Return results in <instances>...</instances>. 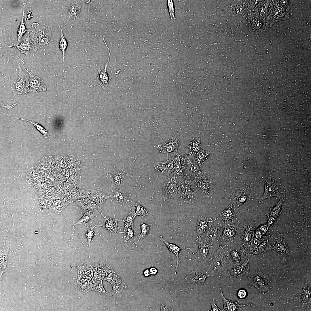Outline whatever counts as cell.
<instances>
[{"label": "cell", "mask_w": 311, "mask_h": 311, "mask_svg": "<svg viewBox=\"0 0 311 311\" xmlns=\"http://www.w3.org/2000/svg\"><path fill=\"white\" fill-rule=\"evenodd\" d=\"M196 241L198 248L195 255L196 261L201 265H210L221 243L202 238H197Z\"/></svg>", "instance_id": "6da1fadb"}, {"label": "cell", "mask_w": 311, "mask_h": 311, "mask_svg": "<svg viewBox=\"0 0 311 311\" xmlns=\"http://www.w3.org/2000/svg\"><path fill=\"white\" fill-rule=\"evenodd\" d=\"M254 222L251 221L241 229L238 231L237 230L234 239L236 242L235 244L242 250L246 255H249V252L253 249L252 244H253L254 240Z\"/></svg>", "instance_id": "7a4b0ae2"}, {"label": "cell", "mask_w": 311, "mask_h": 311, "mask_svg": "<svg viewBox=\"0 0 311 311\" xmlns=\"http://www.w3.org/2000/svg\"><path fill=\"white\" fill-rule=\"evenodd\" d=\"M174 176L179 188L178 197L186 203L193 202L195 198L196 192L195 189L192 187L190 177L187 175Z\"/></svg>", "instance_id": "3957f363"}, {"label": "cell", "mask_w": 311, "mask_h": 311, "mask_svg": "<svg viewBox=\"0 0 311 311\" xmlns=\"http://www.w3.org/2000/svg\"><path fill=\"white\" fill-rule=\"evenodd\" d=\"M213 268L217 270L219 276H222L225 268L230 265L228 251L225 244L221 243L213 259Z\"/></svg>", "instance_id": "277c9868"}, {"label": "cell", "mask_w": 311, "mask_h": 311, "mask_svg": "<svg viewBox=\"0 0 311 311\" xmlns=\"http://www.w3.org/2000/svg\"><path fill=\"white\" fill-rule=\"evenodd\" d=\"M210 276H214L221 280V278L215 276L214 271L208 272L196 266L193 270L185 278L184 280L189 285H197L203 284L205 282L206 278Z\"/></svg>", "instance_id": "5b68a950"}, {"label": "cell", "mask_w": 311, "mask_h": 311, "mask_svg": "<svg viewBox=\"0 0 311 311\" xmlns=\"http://www.w3.org/2000/svg\"><path fill=\"white\" fill-rule=\"evenodd\" d=\"M194 177L195 179L191 181L192 187L204 195L211 194L213 192L211 181L208 175L205 173H198Z\"/></svg>", "instance_id": "8992f818"}, {"label": "cell", "mask_w": 311, "mask_h": 311, "mask_svg": "<svg viewBox=\"0 0 311 311\" xmlns=\"http://www.w3.org/2000/svg\"><path fill=\"white\" fill-rule=\"evenodd\" d=\"M268 275L263 273L259 268L255 270V275L249 278V282L250 285L265 295L269 292L268 285Z\"/></svg>", "instance_id": "52a82bcc"}, {"label": "cell", "mask_w": 311, "mask_h": 311, "mask_svg": "<svg viewBox=\"0 0 311 311\" xmlns=\"http://www.w3.org/2000/svg\"><path fill=\"white\" fill-rule=\"evenodd\" d=\"M162 194L164 201L179 197V190L175 176L168 177L162 185Z\"/></svg>", "instance_id": "ba28073f"}, {"label": "cell", "mask_w": 311, "mask_h": 311, "mask_svg": "<svg viewBox=\"0 0 311 311\" xmlns=\"http://www.w3.org/2000/svg\"><path fill=\"white\" fill-rule=\"evenodd\" d=\"M18 67L19 76L13 89V94L14 96L18 94L26 96L30 91L29 80L27 75L21 69L20 65H18Z\"/></svg>", "instance_id": "9c48e42d"}, {"label": "cell", "mask_w": 311, "mask_h": 311, "mask_svg": "<svg viewBox=\"0 0 311 311\" xmlns=\"http://www.w3.org/2000/svg\"><path fill=\"white\" fill-rule=\"evenodd\" d=\"M214 221L211 222L206 231L198 238H203L221 243L224 223L216 224Z\"/></svg>", "instance_id": "30bf717a"}, {"label": "cell", "mask_w": 311, "mask_h": 311, "mask_svg": "<svg viewBox=\"0 0 311 311\" xmlns=\"http://www.w3.org/2000/svg\"><path fill=\"white\" fill-rule=\"evenodd\" d=\"M265 191L262 196L259 199V202L262 203L263 200L274 196L279 198H283V196L278 191L274 178L272 176L270 175L264 183Z\"/></svg>", "instance_id": "8fae6325"}, {"label": "cell", "mask_w": 311, "mask_h": 311, "mask_svg": "<svg viewBox=\"0 0 311 311\" xmlns=\"http://www.w3.org/2000/svg\"><path fill=\"white\" fill-rule=\"evenodd\" d=\"M223 232L221 237V242H227L234 243V239L237 229L240 223V220L236 223L230 225L224 222Z\"/></svg>", "instance_id": "7c38bea8"}, {"label": "cell", "mask_w": 311, "mask_h": 311, "mask_svg": "<svg viewBox=\"0 0 311 311\" xmlns=\"http://www.w3.org/2000/svg\"><path fill=\"white\" fill-rule=\"evenodd\" d=\"M243 262L240 265L234 267L228 270V272L230 278H237L248 275L249 271V256L246 255Z\"/></svg>", "instance_id": "4fadbf2b"}, {"label": "cell", "mask_w": 311, "mask_h": 311, "mask_svg": "<svg viewBox=\"0 0 311 311\" xmlns=\"http://www.w3.org/2000/svg\"><path fill=\"white\" fill-rule=\"evenodd\" d=\"M25 69L29 75L30 91L32 93H34L46 91V87L43 80L38 76L34 75L25 68Z\"/></svg>", "instance_id": "5bb4252c"}, {"label": "cell", "mask_w": 311, "mask_h": 311, "mask_svg": "<svg viewBox=\"0 0 311 311\" xmlns=\"http://www.w3.org/2000/svg\"><path fill=\"white\" fill-rule=\"evenodd\" d=\"M75 202L82 208L84 212H91L97 214L102 212L100 207L88 197L78 200Z\"/></svg>", "instance_id": "9a60e30c"}, {"label": "cell", "mask_w": 311, "mask_h": 311, "mask_svg": "<svg viewBox=\"0 0 311 311\" xmlns=\"http://www.w3.org/2000/svg\"><path fill=\"white\" fill-rule=\"evenodd\" d=\"M107 48L108 49L109 53L108 60L104 69L101 70L100 68H97L98 73V75L95 80V81L100 85L103 89H105L107 86L111 79L113 77L111 74H108L107 71L110 56V50L108 47Z\"/></svg>", "instance_id": "2e32d148"}, {"label": "cell", "mask_w": 311, "mask_h": 311, "mask_svg": "<svg viewBox=\"0 0 311 311\" xmlns=\"http://www.w3.org/2000/svg\"><path fill=\"white\" fill-rule=\"evenodd\" d=\"M156 170L160 173L169 177L170 173L174 172L175 165L172 158L161 162H157L154 164Z\"/></svg>", "instance_id": "e0dca14e"}, {"label": "cell", "mask_w": 311, "mask_h": 311, "mask_svg": "<svg viewBox=\"0 0 311 311\" xmlns=\"http://www.w3.org/2000/svg\"><path fill=\"white\" fill-rule=\"evenodd\" d=\"M279 199V201L276 205L267 211L266 214V215L268 219L267 224L269 227L275 223L277 218L282 213V206L284 199L283 198H281Z\"/></svg>", "instance_id": "ac0fdd59"}, {"label": "cell", "mask_w": 311, "mask_h": 311, "mask_svg": "<svg viewBox=\"0 0 311 311\" xmlns=\"http://www.w3.org/2000/svg\"><path fill=\"white\" fill-rule=\"evenodd\" d=\"M37 30L35 34L37 42L41 45H47L52 41L50 29L47 27H40Z\"/></svg>", "instance_id": "d6986e66"}, {"label": "cell", "mask_w": 311, "mask_h": 311, "mask_svg": "<svg viewBox=\"0 0 311 311\" xmlns=\"http://www.w3.org/2000/svg\"><path fill=\"white\" fill-rule=\"evenodd\" d=\"M231 198L232 200L234 208H236L239 214L241 215L238 211L239 206L243 204L246 200L248 194L244 189L238 188L234 189L231 193Z\"/></svg>", "instance_id": "ffe728a7"}, {"label": "cell", "mask_w": 311, "mask_h": 311, "mask_svg": "<svg viewBox=\"0 0 311 311\" xmlns=\"http://www.w3.org/2000/svg\"><path fill=\"white\" fill-rule=\"evenodd\" d=\"M179 144V141L175 137L158 145V148L161 153H168L176 151Z\"/></svg>", "instance_id": "44dd1931"}, {"label": "cell", "mask_w": 311, "mask_h": 311, "mask_svg": "<svg viewBox=\"0 0 311 311\" xmlns=\"http://www.w3.org/2000/svg\"><path fill=\"white\" fill-rule=\"evenodd\" d=\"M175 165L174 175L183 176L185 175V162L179 153H177L172 157Z\"/></svg>", "instance_id": "7402d4cb"}, {"label": "cell", "mask_w": 311, "mask_h": 311, "mask_svg": "<svg viewBox=\"0 0 311 311\" xmlns=\"http://www.w3.org/2000/svg\"><path fill=\"white\" fill-rule=\"evenodd\" d=\"M78 276L77 281L82 279L90 280L93 276L94 268L87 264H84L79 266L77 268Z\"/></svg>", "instance_id": "603a6c76"}, {"label": "cell", "mask_w": 311, "mask_h": 311, "mask_svg": "<svg viewBox=\"0 0 311 311\" xmlns=\"http://www.w3.org/2000/svg\"><path fill=\"white\" fill-rule=\"evenodd\" d=\"M269 235L265 236L261 239L259 243L253 249L250 254H261L272 249V246L268 242Z\"/></svg>", "instance_id": "cb8c5ba5"}, {"label": "cell", "mask_w": 311, "mask_h": 311, "mask_svg": "<svg viewBox=\"0 0 311 311\" xmlns=\"http://www.w3.org/2000/svg\"><path fill=\"white\" fill-rule=\"evenodd\" d=\"M216 220H213L211 218L199 216L196 224L197 233V238L200 237L206 231L209 226L208 223L213 222Z\"/></svg>", "instance_id": "d4e9b609"}, {"label": "cell", "mask_w": 311, "mask_h": 311, "mask_svg": "<svg viewBox=\"0 0 311 311\" xmlns=\"http://www.w3.org/2000/svg\"><path fill=\"white\" fill-rule=\"evenodd\" d=\"M160 240L164 244L169 251H170V252L174 254L177 257V262L175 267V271L176 273L178 271V268L180 263L179 254L181 252V250H182L188 249L191 251L193 253H194L189 248H180L176 244L169 242L164 239L161 235L160 236Z\"/></svg>", "instance_id": "484cf974"}, {"label": "cell", "mask_w": 311, "mask_h": 311, "mask_svg": "<svg viewBox=\"0 0 311 311\" xmlns=\"http://www.w3.org/2000/svg\"><path fill=\"white\" fill-rule=\"evenodd\" d=\"M200 166L194 159H192L185 160V174L191 177L195 176L198 174L200 169Z\"/></svg>", "instance_id": "4316f807"}, {"label": "cell", "mask_w": 311, "mask_h": 311, "mask_svg": "<svg viewBox=\"0 0 311 311\" xmlns=\"http://www.w3.org/2000/svg\"><path fill=\"white\" fill-rule=\"evenodd\" d=\"M88 197L101 207L105 201L110 196L105 194L101 189H98L91 191Z\"/></svg>", "instance_id": "83f0119b"}, {"label": "cell", "mask_w": 311, "mask_h": 311, "mask_svg": "<svg viewBox=\"0 0 311 311\" xmlns=\"http://www.w3.org/2000/svg\"><path fill=\"white\" fill-rule=\"evenodd\" d=\"M17 47L20 51L21 53L29 55L32 52L35 50V47L31 40L28 33L24 38L22 42Z\"/></svg>", "instance_id": "f1b7e54d"}, {"label": "cell", "mask_w": 311, "mask_h": 311, "mask_svg": "<svg viewBox=\"0 0 311 311\" xmlns=\"http://www.w3.org/2000/svg\"><path fill=\"white\" fill-rule=\"evenodd\" d=\"M276 241V245L272 247V249L279 254L288 256L289 255V249L286 240L282 238L275 237Z\"/></svg>", "instance_id": "f546056e"}, {"label": "cell", "mask_w": 311, "mask_h": 311, "mask_svg": "<svg viewBox=\"0 0 311 311\" xmlns=\"http://www.w3.org/2000/svg\"><path fill=\"white\" fill-rule=\"evenodd\" d=\"M219 295L223 301V308L222 311L224 310H225L227 311L242 310L243 306L245 305H240L236 301H232L227 299L224 296L222 291L219 293Z\"/></svg>", "instance_id": "4dcf8cb0"}, {"label": "cell", "mask_w": 311, "mask_h": 311, "mask_svg": "<svg viewBox=\"0 0 311 311\" xmlns=\"http://www.w3.org/2000/svg\"><path fill=\"white\" fill-rule=\"evenodd\" d=\"M104 216L105 224L104 225L101 226H103L112 235L117 233L119 229L117 223L119 220L115 218H113Z\"/></svg>", "instance_id": "1f68e13d"}, {"label": "cell", "mask_w": 311, "mask_h": 311, "mask_svg": "<svg viewBox=\"0 0 311 311\" xmlns=\"http://www.w3.org/2000/svg\"><path fill=\"white\" fill-rule=\"evenodd\" d=\"M76 288L78 292L81 294H85L92 289V282L87 279H82L77 281Z\"/></svg>", "instance_id": "d6a6232c"}, {"label": "cell", "mask_w": 311, "mask_h": 311, "mask_svg": "<svg viewBox=\"0 0 311 311\" xmlns=\"http://www.w3.org/2000/svg\"><path fill=\"white\" fill-rule=\"evenodd\" d=\"M128 175V174H124L117 171L108 175L107 178L108 180L113 184L119 185Z\"/></svg>", "instance_id": "836d02e7"}, {"label": "cell", "mask_w": 311, "mask_h": 311, "mask_svg": "<svg viewBox=\"0 0 311 311\" xmlns=\"http://www.w3.org/2000/svg\"><path fill=\"white\" fill-rule=\"evenodd\" d=\"M235 217L236 215L233 210L232 204H231L220 213L219 217L218 218H221L224 222H228L230 220L233 222V219Z\"/></svg>", "instance_id": "e575fe53"}, {"label": "cell", "mask_w": 311, "mask_h": 311, "mask_svg": "<svg viewBox=\"0 0 311 311\" xmlns=\"http://www.w3.org/2000/svg\"><path fill=\"white\" fill-rule=\"evenodd\" d=\"M81 9V5L79 2L75 3L71 5L69 8L70 18L74 20L79 19Z\"/></svg>", "instance_id": "d590c367"}, {"label": "cell", "mask_w": 311, "mask_h": 311, "mask_svg": "<svg viewBox=\"0 0 311 311\" xmlns=\"http://www.w3.org/2000/svg\"><path fill=\"white\" fill-rule=\"evenodd\" d=\"M97 214L91 212H84V214L83 216L79 220L77 221L74 224V226L79 224H85L91 219L94 217H95Z\"/></svg>", "instance_id": "8d00e7d4"}, {"label": "cell", "mask_w": 311, "mask_h": 311, "mask_svg": "<svg viewBox=\"0 0 311 311\" xmlns=\"http://www.w3.org/2000/svg\"><path fill=\"white\" fill-rule=\"evenodd\" d=\"M63 27L60 28L61 38L60 41L59 45L60 49L61 51L63 54V62L64 63V58L65 51L68 44V41L65 37L62 31Z\"/></svg>", "instance_id": "74e56055"}, {"label": "cell", "mask_w": 311, "mask_h": 311, "mask_svg": "<svg viewBox=\"0 0 311 311\" xmlns=\"http://www.w3.org/2000/svg\"><path fill=\"white\" fill-rule=\"evenodd\" d=\"M136 215L135 213H130L124 217L123 220L124 223V229L133 226L134 221Z\"/></svg>", "instance_id": "f35d334b"}, {"label": "cell", "mask_w": 311, "mask_h": 311, "mask_svg": "<svg viewBox=\"0 0 311 311\" xmlns=\"http://www.w3.org/2000/svg\"><path fill=\"white\" fill-rule=\"evenodd\" d=\"M269 227L267 224L261 225L255 230L254 235L257 239H260L265 234L268 229Z\"/></svg>", "instance_id": "ab89813d"}, {"label": "cell", "mask_w": 311, "mask_h": 311, "mask_svg": "<svg viewBox=\"0 0 311 311\" xmlns=\"http://www.w3.org/2000/svg\"><path fill=\"white\" fill-rule=\"evenodd\" d=\"M209 152L207 151H200L196 155L194 160L200 166L208 157Z\"/></svg>", "instance_id": "60d3db41"}, {"label": "cell", "mask_w": 311, "mask_h": 311, "mask_svg": "<svg viewBox=\"0 0 311 311\" xmlns=\"http://www.w3.org/2000/svg\"><path fill=\"white\" fill-rule=\"evenodd\" d=\"M113 197L116 202L122 204H124L127 200L126 194L122 191L115 192Z\"/></svg>", "instance_id": "b9f144b4"}, {"label": "cell", "mask_w": 311, "mask_h": 311, "mask_svg": "<svg viewBox=\"0 0 311 311\" xmlns=\"http://www.w3.org/2000/svg\"><path fill=\"white\" fill-rule=\"evenodd\" d=\"M24 10L23 11V15L22 17V19L21 20V22L20 24V26L19 28L18 35V41L17 43V45L18 46L19 44V43L21 41L22 37L23 35L25 33L26 31L27 30L26 29L25 26L24 24Z\"/></svg>", "instance_id": "7bdbcfd3"}, {"label": "cell", "mask_w": 311, "mask_h": 311, "mask_svg": "<svg viewBox=\"0 0 311 311\" xmlns=\"http://www.w3.org/2000/svg\"><path fill=\"white\" fill-rule=\"evenodd\" d=\"M134 231L133 226H130L126 229H124V240L126 244H127L129 239L133 238Z\"/></svg>", "instance_id": "ee69618b"}, {"label": "cell", "mask_w": 311, "mask_h": 311, "mask_svg": "<svg viewBox=\"0 0 311 311\" xmlns=\"http://www.w3.org/2000/svg\"><path fill=\"white\" fill-rule=\"evenodd\" d=\"M140 225L141 227V233L139 236V239L137 242L140 240L146 237L148 235L150 230V226L149 224L141 222L140 223Z\"/></svg>", "instance_id": "f6af8a7d"}, {"label": "cell", "mask_w": 311, "mask_h": 311, "mask_svg": "<svg viewBox=\"0 0 311 311\" xmlns=\"http://www.w3.org/2000/svg\"><path fill=\"white\" fill-rule=\"evenodd\" d=\"M20 120H23L27 121L30 122L32 123L34 126L35 127L37 128V129L43 135V136L45 138H47L49 136L47 130H46L45 129L42 127L41 126L39 125L37 123H35L33 122L28 120H25L23 119L18 118Z\"/></svg>", "instance_id": "bcb514c9"}, {"label": "cell", "mask_w": 311, "mask_h": 311, "mask_svg": "<svg viewBox=\"0 0 311 311\" xmlns=\"http://www.w3.org/2000/svg\"><path fill=\"white\" fill-rule=\"evenodd\" d=\"M95 226L94 227L90 226L88 228V230L85 233V236L88 240L89 246H90V242L93 238L95 235H96L93 231V229Z\"/></svg>", "instance_id": "7dc6e473"}, {"label": "cell", "mask_w": 311, "mask_h": 311, "mask_svg": "<svg viewBox=\"0 0 311 311\" xmlns=\"http://www.w3.org/2000/svg\"><path fill=\"white\" fill-rule=\"evenodd\" d=\"M135 213L136 215L143 217L148 214L147 211L144 207L139 204H137L136 206Z\"/></svg>", "instance_id": "c3c4849f"}, {"label": "cell", "mask_w": 311, "mask_h": 311, "mask_svg": "<svg viewBox=\"0 0 311 311\" xmlns=\"http://www.w3.org/2000/svg\"><path fill=\"white\" fill-rule=\"evenodd\" d=\"M190 148L192 150L195 151L201 150V147L199 138H196L191 143Z\"/></svg>", "instance_id": "681fc988"}, {"label": "cell", "mask_w": 311, "mask_h": 311, "mask_svg": "<svg viewBox=\"0 0 311 311\" xmlns=\"http://www.w3.org/2000/svg\"><path fill=\"white\" fill-rule=\"evenodd\" d=\"M210 304L211 306V308L210 310L211 311H220L222 310L220 309L217 306L215 302L214 299L213 298L210 302Z\"/></svg>", "instance_id": "f907efd6"}, {"label": "cell", "mask_w": 311, "mask_h": 311, "mask_svg": "<svg viewBox=\"0 0 311 311\" xmlns=\"http://www.w3.org/2000/svg\"><path fill=\"white\" fill-rule=\"evenodd\" d=\"M246 295V292L243 289H240L237 292V295L238 298L242 299L245 298Z\"/></svg>", "instance_id": "816d5d0a"}, {"label": "cell", "mask_w": 311, "mask_h": 311, "mask_svg": "<svg viewBox=\"0 0 311 311\" xmlns=\"http://www.w3.org/2000/svg\"><path fill=\"white\" fill-rule=\"evenodd\" d=\"M16 104H17V103H16L15 104H13V105H12L10 106H6L3 104V103L2 102V101L1 100V99L0 100V106L6 108H7V109H8L9 110H11V109L12 108H13L14 107V106Z\"/></svg>", "instance_id": "f5cc1de1"}, {"label": "cell", "mask_w": 311, "mask_h": 311, "mask_svg": "<svg viewBox=\"0 0 311 311\" xmlns=\"http://www.w3.org/2000/svg\"><path fill=\"white\" fill-rule=\"evenodd\" d=\"M149 272L150 274L152 275H155L157 274L158 270L156 268L152 267L150 268Z\"/></svg>", "instance_id": "db71d44e"}, {"label": "cell", "mask_w": 311, "mask_h": 311, "mask_svg": "<svg viewBox=\"0 0 311 311\" xmlns=\"http://www.w3.org/2000/svg\"><path fill=\"white\" fill-rule=\"evenodd\" d=\"M143 274L144 276L146 277L149 276L150 274L149 271L148 269H146L143 272Z\"/></svg>", "instance_id": "11a10c76"}]
</instances>
